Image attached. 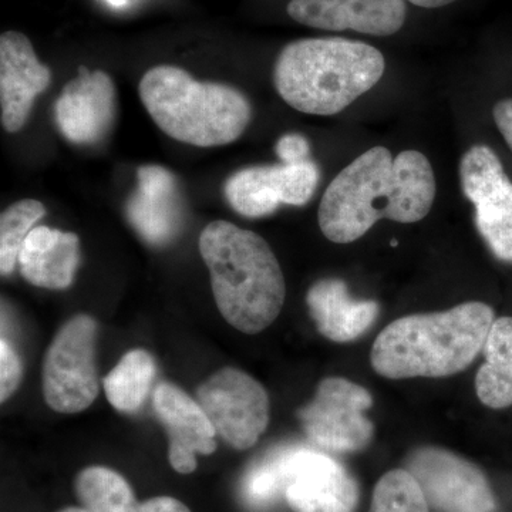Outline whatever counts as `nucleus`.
Here are the masks:
<instances>
[{
	"mask_svg": "<svg viewBox=\"0 0 512 512\" xmlns=\"http://www.w3.org/2000/svg\"><path fill=\"white\" fill-rule=\"evenodd\" d=\"M436 512H494L497 500L477 464L446 448H414L404 460Z\"/></svg>",
	"mask_w": 512,
	"mask_h": 512,
	"instance_id": "1a4fd4ad",
	"label": "nucleus"
},
{
	"mask_svg": "<svg viewBox=\"0 0 512 512\" xmlns=\"http://www.w3.org/2000/svg\"><path fill=\"white\" fill-rule=\"evenodd\" d=\"M137 190L127 202V217L148 244H168L184 220V204L177 178L161 165H144L137 173Z\"/></svg>",
	"mask_w": 512,
	"mask_h": 512,
	"instance_id": "f3484780",
	"label": "nucleus"
},
{
	"mask_svg": "<svg viewBox=\"0 0 512 512\" xmlns=\"http://www.w3.org/2000/svg\"><path fill=\"white\" fill-rule=\"evenodd\" d=\"M107 2H109L110 5H113V6H123L124 3L127 2V0H107Z\"/></svg>",
	"mask_w": 512,
	"mask_h": 512,
	"instance_id": "7c9ffc66",
	"label": "nucleus"
},
{
	"mask_svg": "<svg viewBox=\"0 0 512 512\" xmlns=\"http://www.w3.org/2000/svg\"><path fill=\"white\" fill-rule=\"evenodd\" d=\"M436 191L433 167L420 151L393 157L389 148H370L326 188L318 211L320 231L335 244H350L384 218L414 224L429 215Z\"/></svg>",
	"mask_w": 512,
	"mask_h": 512,
	"instance_id": "f257e3e1",
	"label": "nucleus"
},
{
	"mask_svg": "<svg viewBox=\"0 0 512 512\" xmlns=\"http://www.w3.org/2000/svg\"><path fill=\"white\" fill-rule=\"evenodd\" d=\"M197 402L217 434L237 450L258 443L269 424L268 393L242 370L224 367L198 387Z\"/></svg>",
	"mask_w": 512,
	"mask_h": 512,
	"instance_id": "6e6552de",
	"label": "nucleus"
},
{
	"mask_svg": "<svg viewBox=\"0 0 512 512\" xmlns=\"http://www.w3.org/2000/svg\"><path fill=\"white\" fill-rule=\"evenodd\" d=\"M59 512H87V511H86V510H84V508H79V507H67V508H64V510L59 511Z\"/></svg>",
	"mask_w": 512,
	"mask_h": 512,
	"instance_id": "c756f323",
	"label": "nucleus"
},
{
	"mask_svg": "<svg viewBox=\"0 0 512 512\" xmlns=\"http://www.w3.org/2000/svg\"><path fill=\"white\" fill-rule=\"evenodd\" d=\"M286 451L288 446L278 447L249 468L242 484V494L251 507H268L284 494Z\"/></svg>",
	"mask_w": 512,
	"mask_h": 512,
	"instance_id": "393cba45",
	"label": "nucleus"
},
{
	"mask_svg": "<svg viewBox=\"0 0 512 512\" xmlns=\"http://www.w3.org/2000/svg\"><path fill=\"white\" fill-rule=\"evenodd\" d=\"M221 315L248 335L271 326L284 308L286 284L274 251L261 235L228 221H214L200 235Z\"/></svg>",
	"mask_w": 512,
	"mask_h": 512,
	"instance_id": "7ed1b4c3",
	"label": "nucleus"
},
{
	"mask_svg": "<svg viewBox=\"0 0 512 512\" xmlns=\"http://www.w3.org/2000/svg\"><path fill=\"white\" fill-rule=\"evenodd\" d=\"M493 117L498 130L512 150V99L498 101L494 106Z\"/></svg>",
	"mask_w": 512,
	"mask_h": 512,
	"instance_id": "cd10ccee",
	"label": "nucleus"
},
{
	"mask_svg": "<svg viewBox=\"0 0 512 512\" xmlns=\"http://www.w3.org/2000/svg\"><path fill=\"white\" fill-rule=\"evenodd\" d=\"M22 377V365L10 343L0 340V402L5 403L16 392Z\"/></svg>",
	"mask_w": 512,
	"mask_h": 512,
	"instance_id": "a878e982",
	"label": "nucleus"
},
{
	"mask_svg": "<svg viewBox=\"0 0 512 512\" xmlns=\"http://www.w3.org/2000/svg\"><path fill=\"white\" fill-rule=\"evenodd\" d=\"M96 336L97 325L92 316L77 315L64 323L50 343L42 383L47 406L55 412H83L99 394Z\"/></svg>",
	"mask_w": 512,
	"mask_h": 512,
	"instance_id": "423d86ee",
	"label": "nucleus"
},
{
	"mask_svg": "<svg viewBox=\"0 0 512 512\" xmlns=\"http://www.w3.org/2000/svg\"><path fill=\"white\" fill-rule=\"evenodd\" d=\"M373 396L365 387L343 377H326L311 403L298 410V419L311 443L333 453L365 450L375 436L366 412Z\"/></svg>",
	"mask_w": 512,
	"mask_h": 512,
	"instance_id": "0eeeda50",
	"label": "nucleus"
},
{
	"mask_svg": "<svg viewBox=\"0 0 512 512\" xmlns=\"http://www.w3.org/2000/svg\"><path fill=\"white\" fill-rule=\"evenodd\" d=\"M156 372V362L147 350H130L104 379L107 400L121 413L138 412L146 402Z\"/></svg>",
	"mask_w": 512,
	"mask_h": 512,
	"instance_id": "4be33fe9",
	"label": "nucleus"
},
{
	"mask_svg": "<svg viewBox=\"0 0 512 512\" xmlns=\"http://www.w3.org/2000/svg\"><path fill=\"white\" fill-rule=\"evenodd\" d=\"M52 80L49 67L37 59L32 42L23 33L9 30L0 36V109L8 133L25 127L33 103Z\"/></svg>",
	"mask_w": 512,
	"mask_h": 512,
	"instance_id": "dca6fc26",
	"label": "nucleus"
},
{
	"mask_svg": "<svg viewBox=\"0 0 512 512\" xmlns=\"http://www.w3.org/2000/svg\"><path fill=\"white\" fill-rule=\"evenodd\" d=\"M309 313L320 335L332 342H353L375 325L379 303L357 301L342 279L326 278L315 282L306 295Z\"/></svg>",
	"mask_w": 512,
	"mask_h": 512,
	"instance_id": "a211bd4d",
	"label": "nucleus"
},
{
	"mask_svg": "<svg viewBox=\"0 0 512 512\" xmlns=\"http://www.w3.org/2000/svg\"><path fill=\"white\" fill-rule=\"evenodd\" d=\"M494 320L493 308L483 302L403 316L379 333L370 362L390 380L457 375L483 352Z\"/></svg>",
	"mask_w": 512,
	"mask_h": 512,
	"instance_id": "f03ea898",
	"label": "nucleus"
},
{
	"mask_svg": "<svg viewBox=\"0 0 512 512\" xmlns=\"http://www.w3.org/2000/svg\"><path fill=\"white\" fill-rule=\"evenodd\" d=\"M370 512H430V505L416 478L396 468L377 481Z\"/></svg>",
	"mask_w": 512,
	"mask_h": 512,
	"instance_id": "b1692460",
	"label": "nucleus"
},
{
	"mask_svg": "<svg viewBox=\"0 0 512 512\" xmlns=\"http://www.w3.org/2000/svg\"><path fill=\"white\" fill-rule=\"evenodd\" d=\"M74 493L87 512H191L173 497L137 503L126 478L107 467H87L74 480Z\"/></svg>",
	"mask_w": 512,
	"mask_h": 512,
	"instance_id": "aec40b11",
	"label": "nucleus"
},
{
	"mask_svg": "<svg viewBox=\"0 0 512 512\" xmlns=\"http://www.w3.org/2000/svg\"><path fill=\"white\" fill-rule=\"evenodd\" d=\"M79 262V237L42 225L33 228L23 242L18 265L29 284L62 291L73 284Z\"/></svg>",
	"mask_w": 512,
	"mask_h": 512,
	"instance_id": "6ab92c4d",
	"label": "nucleus"
},
{
	"mask_svg": "<svg viewBox=\"0 0 512 512\" xmlns=\"http://www.w3.org/2000/svg\"><path fill=\"white\" fill-rule=\"evenodd\" d=\"M154 413L168 433V460L180 474L194 473L197 454L210 456L217 450V431L197 400L180 387L160 383L153 394Z\"/></svg>",
	"mask_w": 512,
	"mask_h": 512,
	"instance_id": "2eb2a0df",
	"label": "nucleus"
},
{
	"mask_svg": "<svg viewBox=\"0 0 512 512\" xmlns=\"http://www.w3.org/2000/svg\"><path fill=\"white\" fill-rule=\"evenodd\" d=\"M288 15L308 28L392 36L407 19L404 0H291Z\"/></svg>",
	"mask_w": 512,
	"mask_h": 512,
	"instance_id": "4468645a",
	"label": "nucleus"
},
{
	"mask_svg": "<svg viewBox=\"0 0 512 512\" xmlns=\"http://www.w3.org/2000/svg\"><path fill=\"white\" fill-rule=\"evenodd\" d=\"M285 500L293 512H356L359 484L335 458L302 446H288Z\"/></svg>",
	"mask_w": 512,
	"mask_h": 512,
	"instance_id": "9b49d317",
	"label": "nucleus"
},
{
	"mask_svg": "<svg viewBox=\"0 0 512 512\" xmlns=\"http://www.w3.org/2000/svg\"><path fill=\"white\" fill-rule=\"evenodd\" d=\"M276 154L284 164H299L311 160V147L301 134H286L276 144Z\"/></svg>",
	"mask_w": 512,
	"mask_h": 512,
	"instance_id": "bb28decb",
	"label": "nucleus"
},
{
	"mask_svg": "<svg viewBox=\"0 0 512 512\" xmlns=\"http://www.w3.org/2000/svg\"><path fill=\"white\" fill-rule=\"evenodd\" d=\"M42 202L22 200L10 205L0 217V272L12 274L18 265L20 249L35 228L37 221L45 217Z\"/></svg>",
	"mask_w": 512,
	"mask_h": 512,
	"instance_id": "5701e85b",
	"label": "nucleus"
},
{
	"mask_svg": "<svg viewBox=\"0 0 512 512\" xmlns=\"http://www.w3.org/2000/svg\"><path fill=\"white\" fill-rule=\"evenodd\" d=\"M319 184L312 160L299 164L255 165L232 174L224 185L232 210L245 218H264L281 205L308 204Z\"/></svg>",
	"mask_w": 512,
	"mask_h": 512,
	"instance_id": "f8f14e48",
	"label": "nucleus"
},
{
	"mask_svg": "<svg viewBox=\"0 0 512 512\" xmlns=\"http://www.w3.org/2000/svg\"><path fill=\"white\" fill-rule=\"evenodd\" d=\"M386 70L383 53L345 37H309L286 45L276 59L279 96L301 113L335 116L372 90Z\"/></svg>",
	"mask_w": 512,
	"mask_h": 512,
	"instance_id": "20e7f679",
	"label": "nucleus"
},
{
	"mask_svg": "<svg viewBox=\"0 0 512 512\" xmlns=\"http://www.w3.org/2000/svg\"><path fill=\"white\" fill-rule=\"evenodd\" d=\"M460 177L481 237L498 259L512 264V183L500 158L490 147H471L461 158Z\"/></svg>",
	"mask_w": 512,
	"mask_h": 512,
	"instance_id": "9d476101",
	"label": "nucleus"
},
{
	"mask_svg": "<svg viewBox=\"0 0 512 512\" xmlns=\"http://www.w3.org/2000/svg\"><path fill=\"white\" fill-rule=\"evenodd\" d=\"M138 94L163 133L195 147L237 141L252 117L245 94L224 83L197 82L177 66H156L141 77Z\"/></svg>",
	"mask_w": 512,
	"mask_h": 512,
	"instance_id": "39448f33",
	"label": "nucleus"
},
{
	"mask_svg": "<svg viewBox=\"0 0 512 512\" xmlns=\"http://www.w3.org/2000/svg\"><path fill=\"white\" fill-rule=\"evenodd\" d=\"M484 365L478 369L476 392L480 402L490 409L512 406V318L494 320L485 342Z\"/></svg>",
	"mask_w": 512,
	"mask_h": 512,
	"instance_id": "412c9836",
	"label": "nucleus"
},
{
	"mask_svg": "<svg viewBox=\"0 0 512 512\" xmlns=\"http://www.w3.org/2000/svg\"><path fill=\"white\" fill-rule=\"evenodd\" d=\"M116 100V86L109 74L80 67L56 101L57 126L72 143H99L116 119Z\"/></svg>",
	"mask_w": 512,
	"mask_h": 512,
	"instance_id": "ddd939ff",
	"label": "nucleus"
},
{
	"mask_svg": "<svg viewBox=\"0 0 512 512\" xmlns=\"http://www.w3.org/2000/svg\"><path fill=\"white\" fill-rule=\"evenodd\" d=\"M404 2L412 3L417 8L439 9L451 5V3L457 2V0H404Z\"/></svg>",
	"mask_w": 512,
	"mask_h": 512,
	"instance_id": "c85d7f7f",
	"label": "nucleus"
}]
</instances>
